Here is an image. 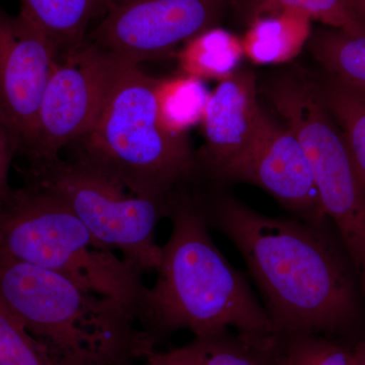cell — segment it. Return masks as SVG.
<instances>
[{"label": "cell", "mask_w": 365, "mask_h": 365, "mask_svg": "<svg viewBox=\"0 0 365 365\" xmlns=\"http://www.w3.org/2000/svg\"><path fill=\"white\" fill-rule=\"evenodd\" d=\"M193 340L201 365H281L275 333H245L227 329Z\"/></svg>", "instance_id": "16"}, {"label": "cell", "mask_w": 365, "mask_h": 365, "mask_svg": "<svg viewBox=\"0 0 365 365\" xmlns=\"http://www.w3.org/2000/svg\"><path fill=\"white\" fill-rule=\"evenodd\" d=\"M57 61L49 38L25 16L0 7V117L20 140V155L33 143L46 86Z\"/></svg>", "instance_id": "11"}, {"label": "cell", "mask_w": 365, "mask_h": 365, "mask_svg": "<svg viewBox=\"0 0 365 365\" xmlns=\"http://www.w3.org/2000/svg\"><path fill=\"white\" fill-rule=\"evenodd\" d=\"M312 37V20L297 11H279L252 19L242 39L245 57L258 66H277L299 56Z\"/></svg>", "instance_id": "13"}, {"label": "cell", "mask_w": 365, "mask_h": 365, "mask_svg": "<svg viewBox=\"0 0 365 365\" xmlns=\"http://www.w3.org/2000/svg\"><path fill=\"white\" fill-rule=\"evenodd\" d=\"M355 13L362 23L365 24V0H352Z\"/></svg>", "instance_id": "26"}, {"label": "cell", "mask_w": 365, "mask_h": 365, "mask_svg": "<svg viewBox=\"0 0 365 365\" xmlns=\"http://www.w3.org/2000/svg\"><path fill=\"white\" fill-rule=\"evenodd\" d=\"M0 254L66 276L134 316L146 287L141 274L96 240L61 199L33 182L0 200Z\"/></svg>", "instance_id": "5"}, {"label": "cell", "mask_w": 365, "mask_h": 365, "mask_svg": "<svg viewBox=\"0 0 365 365\" xmlns=\"http://www.w3.org/2000/svg\"><path fill=\"white\" fill-rule=\"evenodd\" d=\"M125 62L88 40L57 59L41 102L33 143L24 155L29 163L60 157L62 150L91 130Z\"/></svg>", "instance_id": "8"}, {"label": "cell", "mask_w": 365, "mask_h": 365, "mask_svg": "<svg viewBox=\"0 0 365 365\" xmlns=\"http://www.w3.org/2000/svg\"><path fill=\"white\" fill-rule=\"evenodd\" d=\"M260 91L299 139L324 211L351 259L365 299V187L316 78L287 69L266 79Z\"/></svg>", "instance_id": "6"}, {"label": "cell", "mask_w": 365, "mask_h": 365, "mask_svg": "<svg viewBox=\"0 0 365 365\" xmlns=\"http://www.w3.org/2000/svg\"><path fill=\"white\" fill-rule=\"evenodd\" d=\"M309 48L327 73L365 93V34L322 31L312 36Z\"/></svg>", "instance_id": "19"}, {"label": "cell", "mask_w": 365, "mask_h": 365, "mask_svg": "<svg viewBox=\"0 0 365 365\" xmlns=\"http://www.w3.org/2000/svg\"><path fill=\"white\" fill-rule=\"evenodd\" d=\"M0 365H58L44 346L1 306Z\"/></svg>", "instance_id": "22"}, {"label": "cell", "mask_w": 365, "mask_h": 365, "mask_svg": "<svg viewBox=\"0 0 365 365\" xmlns=\"http://www.w3.org/2000/svg\"><path fill=\"white\" fill-rule=\"evenodd\" d=\"M222 0H107L86 40L118 58L139 64L167 56L215 28Z\"/></svg>", "instance_id": "9"}, {"label": "cell", "mask_w": 365, "mask_h": 365, "mask_svg": "<svg viewBox=\"0 0 365 365\" xmlns=\"http://www.w3.org/2000/svg\"><path fill=\"white\" fill-rule=\"evenodd\" d=\"M244 57L242 39L217 26L192 38L177 53L180 73L218 83L239 71Z\"/></svg>", "instance_id": "15"}, {"label": "cell", "mask_w": 365, "mask_h": 365, "mask_svg": "<svg viewBox=\"0 0 365 365\" xmlns=\"http://www.w3.org/2000/svg\"><path fill=\"white\" fill-rule=\"evenodd\" d=\"M281 365H354L350 346L340 341L313 335H279Z\"/></svg>", "instance_id": "21"}, {"label": "cell", "mask_w": 365, "mask_h": 365, "mask_svg": "<svg viewBox=\"0 0 365 365\" xmlns=\"http://www.w3.org/2000/svg\"><path fill=\"white\" fill-rule=\"evenodd\" d=\"M314 78L365 187V93L327 72Z\"/></svg>", "instance_id": "18"}, {"label": "cell", "mask_w": 365, "mask_h": 365, "mask_svg": "<svg viewBox=\"0 0 365 365\" xmlns=\"http://www.w3.org/2000/svg\"><path fill=\"white\" fill-rule=\"evenodd\" d=\"M209 182L253 185L270 194L295 218L317 225L330 222L299 139L267 113L248 151Z\"/></svg>", "instance_id": "10"}, {"label": "cell", "mask_w": 365, "mask_h": 365, "mask_svg": "<svg viewBox=\"0 0 365 365\" xmlns=\"http://www.w3.org/2000/svg\"><path fill=\"white\" fill-rule=\"evenodd\" d=\"M144 365H201L198 349L194 340L168 351L153 350L145 357Z\"/></svg>", "instance_id": "24"}, {"label": "cell", "mask_w": 365, "mask_h": 365, "mask_svg": "<svg viewBox=\"0 0 365 365\" xmlns=\"http://www.w3.org/2000/svg\"><path fill=\"white\" fill-rule=\"evenodd\" d=\"M29 181L61 199L96 240L117 250L137 272L157 271L162 256L158 223L167 198L137 195L90 163L61 157L29 163Z\"/></svg>", "instance_id": "7"}, {"label": "cell", "mask_w": 365, "mask_h": 365, "mask_svg": "<svg viewBox=\"0 0 365 365\" xmlns=\"http://www.w3.org/2000/svg\"><path fill=\"white\" fill-rule=\"evenodd\" d=\"M20 140L13 129L0 117V200L9 193V170L14 157L20 155Z\"/></svg>", "instance_id": "23"}, {"label": "cell", "mask_w": 365, "mask_h": 365, "mask_svg": "<svg viewBox=\"0 0 365 365\" xmlns=\"http://www.w3.org/2000/svg\"><path fill=\"white\" fill-rule=\"evenodd\" d=\"M210 91L205 81L179 73L157 78L155 100L158 119L165 131L186 137L190 129L201 124Z\"/></svg>", "instance_id": "17"}, {"label": "cell", "mask_w": 365, "mask_h": 365, "mask_svg": "<svg viewBox=\"0 0 365 365\" xmlns=\"http://www.w3.org/2000/svg\"><path fill=\"white\" fill-rule=\"evenodd\" d=\"M256 76L239 69L211 91L202 122L204 144L195 153L194 178L215 182L251 148L265 111Z\"/></svg>", "instance_id": "12"}, {"label": "cell", "mask_w": 365, "mask_h": 365, "mask_svg": "<svg viewBox=\"0 0 365 365\" xmlns=\"http://www.w3.org/2000/svg\"><path fill=\"white\" fill-rule=\"evenodd\" d=\"M157 78L125 62L91 130L72 144L71 158L90 163L137 195L167 198L195 170L186 137L165 131L158 119Z\"/></svg>", "instance_id": "4"}, {"label": "cell", "mask_w": 365, "mask_h": 365, "mask_svg": "<svg viewBox=\"0 0 365 365\" xmlns=\"http://www.w3.org/2000/svg\"><path fill=\"white\" fill-rule=\"evenodd\" d=\"M107 0H21V16L49 38L57 59L86 40L91 21L102 16Z\"/></svg>", "instance_id": "14"}, {"label": "cell", "mask_w": 365, "mask_h": 365, "mask_svg": "<svg viewBox=\"0 0 365 365\" xmlns=\"http://www.w3.org/2000/svg\"><path fill=\"white\" fill-rule=\"evenodd\" d=\"M353 364L365 365V332L351 346Z\"/></svg>", "instance_id": "25"}, {"label": "cell", "mask_w": 365, "mask_h": 365, "mask_svg": "<svg viewBox=\"0 0 365 365\" xmlns=\"http://www.w3.org/2000/svg\"><path fill=\"white\" fill-rule=\"evenodd\" d=\"M0 306L58 365H129L158 344L121 302L1 254Z\"/></svg>", "instance_id": "3"}, {"label": "cell", "mask_w": 365, "mask_h": 365, "mask_svg": "<svg viewBox=\"0 0 365 365\" xmlns=\"http://www.w3.org/2000/svg\"><path fill=\"white\" fill-rule=\"evenodd\" d=\"M188 187L209 228L241 254L274 333L313 334L351 346L365 332L359 275L332 222L263 215L201 180Z\"/></svg>", "instance_id": "1"}, {"label": "cell", "mask_w": 365, "mask_h": 365, "mask_svg": "<svg viewBox=\"0 0 365 365\" xmlns=\"http://www.w3.org/2000/svg\"><path fill=\"white\" fill-rule=\"evenodd\" d=\"M279 11H297L312 21L336 30L364 35L365 24L355 13L352 0H253L252 19Z\"/></svg>", "instance_id": "20"}, {"label": "cell", "mask_w": 365, "mask_h": 365, "mask_svg": "<svg viewBox=\"0 0 365 365\" xmlns=\"http://www.w3.org/2000/svg\"><path fill=\"white\" fill-rule=\"evenodd\" d=\"M172 232L162 246L153 287L135 309L139 327L158 343L180 331L204 337L232 329L274 333L248 279L216 247L186 182L168 196Z\"/></svg>", "instance_id": "2"}]
</instances>
